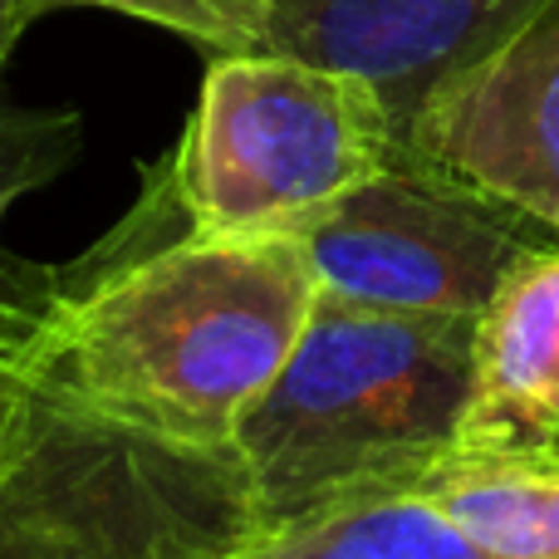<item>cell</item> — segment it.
Listing matches in <instances>:
<instances>
[{"label": "cell", "mask_w": 559, "mask_h": 559, "mask_svg": "<svg viewBox=\"0 0 559 559\" xmlns=\"http://www.w3.org/2000/svg\"><path fill=\"white\" fill-rule=\"evenodd\" d=\"M314 299L295 236L197 231L173 163L157 157L133 206L84 255H10L0 373L104 423L231 456Z\"/></svg>", "instance_id": "obj_1"}, {"label": "cell", "mask_w": 559, "mask_h": 559, "mask_svg": "<svg viewBox=\"0 0 559 559\" xmlns=\"http://www.w3.org/2000/svg\"><path fill=\"white\" fill-rule=\"evenodd\" d=\"M476 319L314 299L236 432L255 531L364 496L427 491L456 462Z\"/></svg>", "instance_id": "obj_2"}, {"label": "cell", "mask_w": 559, "mask_h": 559, "mask_svg": "<svg viewBox=\"0 0 559 559\" xmlns=\"http://www.w3.org/2000/svg\"><path fill=\"white\" fill-rule=\"evenodd\" d=\"M251 531L236 456L104 423L0 373V559H231Z\"/></svg>", "instance_id": "obj_3"}, {"label": "cell", "mask_w": 559, "mask_h": 559, "mask_svg": "<svg viewBox=\"0 0 559 559\" xmlns=\"http://www.w3.org/2000/svg\"><path fill=\"white\" fill-rule=\"evenodd\" d=\"M397 153L403 138L364 79L289 55H222L167 163L197 231L295 236Z\"/></svg>", "instance_id": "obj_4"}, {"label": "cell", "mask_w": 559, "mask_h": 559, "mask_svg": "<svg viewBox=\"0 0 559 559\" xmlns=\"http://www.w3.org/2000/svg\"><path fill=\"white\" fill-rule=\"evenodd\" d=\"M324 299L388 314L481 319L531 255L559 246L525 212L413 147L295 231Z\"/></svg>", "instance_id": "obj_5"}, {"label": "cell", "mask_w": 559, "mask_h": 559, "mask_svg": "<svg viewBox=\"0 0 559 559\" xmlns=\"http://www.w3.org/2000/svg\"><path fill=\"white\" fill-rule=\"evenodd\" d=\"M403 147L559 241V0L442 88Z\"/></svg>", "instance_id": "obj_6"}, {"label": "cell", "mask_w": 559, "mask_h": 559, "mask_svg": "<svg viewBox=\"0 0 559 559\" xmlns=\"http://www.w3.org/2000/svg\"><path fill=\"white\" fill-rule=\"evenodd\" d=\"M550 0H275L261 55L364 79L397 138Z\"/></svg>", "instance_id": "obj_7"}, {"label": "cell", "mask_w": 559, "mask_h": 559, "mask_svg": "<svg viewBox=\"0 0 559 559\" xmlns=\"http://www.w3.org/2000/svg\"><path fill=\"white\" fill-rule=\"evenodd\" d=\"M452 466L559 472V246L531 255L476 319Z\"/></svg>", "instance_id": "obj_8"}, {"label": "cell", "mask_w": 559, "mask_h": 559, "mask_svg": "<svg viewBox=\"0 0 559 559\" xmlns=\"http://www.w3.org/2000/svg\"><path fill=\"white\" fill-rule=\"evenodd\" d=\"M231 559H491L423 491L364 496L299 521L251 531Z\"/></svg>", "instance_id": "obj_9"}, {"label": "cell", "mask_w": 559, "mask_h": 559, "mask_svg": "<svg viewBox=\"0 0 559 559\" xmlns=\"http://www.w3.org/2000/svg\"><path fill=\"white\" fill-rule=\"evenodd\" d=\"M423 496L491 559H559V472L452 466Z\"/></svg>", "instance_id": "obj_10"}, {"label": "cell", "mask_w": 559, "mask_h": 559, "mask_svg": "<svg viewBox=\"0 0 559 559\" xmlns=\"http://www.w3.org/2000/svg\"><path fill=\"white\" fill-rule=\"evenodd\" d=\"M84 153V118L74 108H15L0 104V231L20 197L49 187ZM10 251L0 241V280Z\"/></svg>", "instance_id": "obj_11"}, {"label": "cell", "mask_w": 559, "mask_h": 559, "mask_svg": "<svg viewBox=\"0 0 559 559\" xmlns=\"http://www.w3.org/2000/svg\"><path fill=\"white\" fill-rule=\"evenodd\" d=\"M59 5L118 10V15L163 25L167 35L206 49V59H222V55H261L275 0H49V10Z\"/></svg>", "instance_id": "obj_12"}, {"label": "cell", "mask_w": 559, "mask_h": 559, "mask_svg": "<svg viewBox=\"0 0 559 559\" xmlns=\"http://www.w3.org/2000/svg\"><path fill=\"white\" fill-rule=\"evenodd\" d=\"M39 15H49V0H0V84H5V69L15 59L25 29L35 25Z\"/></svg>", "instance_id": "obj_13"}]
</instances>
